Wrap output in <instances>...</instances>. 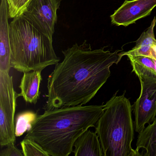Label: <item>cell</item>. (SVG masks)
I'll return each mask as SVG.
<instances>
[{"instance_id": "6da1fadb", "label": "cell", "mask_w": 156, "mask_h": 156, "mask_svg": "<svg viewBox=\"0 0 156 156\" xmlns=\"http://www.w3.org/2000/svg\"><path fill=\"white\" fill-rule=\"evenodd\" d=\"M117 50L105 47L93 50L85 41L62 51L64 59L55 65L47 79L48 92L44 109L86 105L105 84L110 67L122 59Z\"/></svg>"}, {"instance_id": "7a4b0ae2", "label": "cell", "mask_w": 156, "mask_h": 156, "mask_svg": "<svg viewBox=\"0 0 156 156\" xmlns=\"http://www.w3.org/2000/svg\"><path fill=\"white\" fill-rule=\"evenodd\" d=\"M104 106L79 105L45 109L37 115L24 138L35 141L50 156H69L79 137L95 127Z\"/></svg>"}, {"instance_id": "3957f363", "label": "cell", "mask_w": 156, "mask_h": 156, "mask_svg": "<svg viewBox=\"0 0 156 156\" xmlns=\"http://www.w3.org/2000/svg\"><path fill=\"white\" fill-rule=\"evenodd\" d=\"M9 29L12 68L23 73L42 71L60 62L53 46V40L23 13L13 18Z\"/></svg>"}, {"instance_id": "277c9868", "label": "cell", "mask_w": 156, "mask_h": 156, "mask_svg": "<svg viewBox=\"0 0 156 156\" xmlns=\"http://www.w3.org/2000/svg\"><path fill=\"white\" fill-rule=\"evenodd\" d=\"M117 93L106 103L103 114L96 124L104 156H138L131 143L134 138L132 106L125 94Z\"/></svg>"}, {"instance_id": "5b68a950", "label": "cell", "mask_w": 156, "mask_h": 156, "mask_svg": "<svg viewBox=\"0 0 156 156\" xmlns=\"http://www.w3.org/2000/svg\"><path fill=\"white\" fill-rule=\"evenodd\" d=\"M0 71V145L15 142V114L19 94L13 87L12 76Z\"/></svg>"}, {"instance_id": "8992f818", "label": "cell", "mask_w": 156, "mask_h": 156, "mask_svg": "<svg viewBox=\"0 0 156 156\" xmlns=\"http://www.w3.org/2000/svg\"><path fill=\"white\" fill-rule=\"evenodd\" d=\"M141 85L139 97L134 103L135 130L143 131L145 125L153 121L156 116V78L145 75L138 76Z\"/></svg>"}, {"instance_id": "52a82bcc", "label": "cell", "mask_w": 156, "mask_h": 156, "mask_svg": "<svg viewBox=\"0 0 156 156\" xmlns=\"http://www.w3.org/2000/svg\"><path fill=\"white\" fill-rule=\"evenodd\" d=\"M61 0H31L23 14L53 40Z\"/></svg>"}, {"instance_id": "ba28073f", "label": "cell", "mask_w": 156, "mask_h": 156, "mask_svg": "<svg viewBox=\"0 0 156 156\" xmlns=\"http://www.w3.org/2000/svg\"><path fill=\"white\" fill-rule=\"evenodd\" d=\"M156 7V0H126L110 16L111 23L127 27L149 16Z\"/></svg>"}, {"instance_id": "9c48e42d", "label": "cell", "mask_w": 156, "mask_h": 156, "mask_svg": "<svg viewBox=\"0 0 156 156\" xmlns=\"http://www.w3.org/2000/svg\"><path fill=\"white\" fill-rule=\"evenodd\" d=\"M9 18L8 1L1 0L0 5V71L9 73L12 67Z\"/></svg>"}, {"instance_id": "30bf717a", "label": "cell", "mask_w": 156, "mask_h": 156, "mask_svg": "<svg viewBox=\"0 0 156 156\" xmlns=\"http://www.w3.org/2000/svg\"><path fill=\"white\" fill-rule=\"evenodd\" d=\"M41 72V70H34L23 73L19 87L21 90L19 97H22L27 103L36 105L40 99Z\"/></svg>"}, {"instance_id": "8fae6325", "label": "cell", "mask_w": 156, "mask_h": 156, "mask_svg": "<svg viewBox=\"0 0 156 156\" xmlns=\"http://www.w3.org/2000/svg\"><path fill=\"white\" fill-rule=\"evenodd\" d=\"M73 149L75 156H104L98 135L90 129L76 140Z\"/></svg>"}, {"instance_id": "7c38bea8", "label": "cell", "mask_w": 156, "mask_h": 156, "mask_svg": "<svg viewBox=\"0 0 156 156\" xmlns=\"http://www.w3.org/2000/svg\"><path fill=\"white\" fill-rule=\"evenodd\" d=\"M156 23V18L154 17L150 27L146 31L142 33L136 41V45L132 50L127 52H121V58L125 55L130 56H146L151 57V50L156 44V39L154 35V30Z\"/></svg>"}, {"instance_id": "4fadbf2b", "label": "cell", "mask_w": 156, "mask_h": 156, "mask_svg": "<svg viewBox=\"0 0 156 156\" xmlns=\"http://www.w3.org/2000/svg\"><path fill=\"white\" fill-rule=\"evenodd\" d=\"M136 150H146L145 156H156V117L152 124H149L143 131L139 133Z\"/></svg>"}, {"instance_id": "5bb4252c", "label": "cell", "mask_w": 156, "mask_h": 156, "mask_svg": "<svg viewBox=\"0 0 156 156\" xmlns=\"http://www.w3.org/2000/svg\"><path fill=\"white\" fill-rule=\"evenodd\" d=\"M132 66V72L137 76H148L156 78V61L146 56L128 55Z\"/></svg>"}, {"instance_id": "9a60e30c", "label": "cell", "mask_w": 156, "mask_h": 156, "mask_svg": "<svg viewBox=\"0 0 156 156\" xmlns=\"http://www.w3.org/2000/svg\"><path fill=\"white\" fill-rule=\"evenodd\" d=\"M38 115L32 111H25L20 113L16 117L15 122V135L20 136L31 128L33 123Z\"/></svg>"}, {"instance_id": "2e32d148", "label": "cell", "mask_w": 156, "mask_h": 156, "mask_svg": "<svg viewBox=\"0 0 156 156\" xmlns=\"http://www.w3.org/2000/svg\"><path fill=\"white\" fill-rule=\"evenodd\" d=\"M20 144L24 156H50L41 146L30 139L24 138Z\"/></svg>"}, {"instance_id": "e0dca14e", "label": "cell", "mask_w": 156, "mask_h": 156, "mask_svg": "<svg viewBox=\"0 0 156 156\" xmlns=\"http://www.w3.org/2000/svg\"><path fill=\"white\" fill-rule=\"evenodd\" d=\"M9 18L13 19L23 13L31 0H7Z\"/></svg>"}, {"instance_id": "ac0fdd59", "label": "cell", "mask_w": 156, "mask_h": 156, "mask_svg": "<svg viewBox=\"0 0 156 156\" xmlns=\"http://www.w3.org/2000/svg\"><path fill=\"white\" fill-rule=\"evenodd\" d=\"M0 153V156H24L22 150L19 149L15 146V142H11L6 146Z\"/></svg>"}, {"instance_id": "d6986e66", "label": "cell", "mask_w": 156, "mask_h": 156, "mask_svg": "<svg viewBox=\"0 0 156 156\" xmlns=\"http://www.w3.org/2000/svg\"><path fill=\"white\" fill-rule=\"evenodd\" d=\"M151 57L156 61V44L151 48Z\"/></svg>"}]
</instances>
